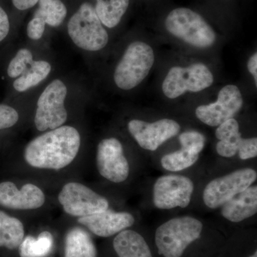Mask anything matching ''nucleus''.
<instances>
[{
  "label": "nucleus",
  "mask_w": 257,
  "mask_h": 257,
  "mask_svg": "<svg viewBox=\"0 0 257 257\" xmlns=\"http://www.w3.org/2000/svg\"><path fill=\"white\" fill-rule=\"evenodd\" d=\"M33 55L28 49H20L11 60L8 68V74L11 78H18L33 62Z\"/></svg>",
  "instance_id": "a878e982"
},
{
  "label": "nucleus",
  "mask_w": 257,
  "mask_h": 257,
  "mask_svg": "<svg viewBox=\"0 0 257 257\" xmlns=\"http://www.w3.org/2000/svg\"><path fill=\"white\" fill-rule=\"evenodd\" d=\"M45 196L42 189L33 184H26L18 189L14 183H0V206L12 209L30 210L43 206Z\"/></svg>",
  "instance_id": "4468645a"
},
{
  "label": "nucleus",
  "mask_w": 257,
  "mask_h": 257,
  "mask_svg": "<svg viewBox=\"0 0 257 257\" xmlns=\"http://www.w3.org/2000/svg\"><path fill=\"white\" fill-rule=\"evenodd\" d=\"M67 30L76 46L82 50L99 51L107 45L109 35L89 3H83L69 20Z\"/></svg>",
  "instance_id": "39448f33"
},
{
  "label": "nucleus",
  "mask_w": 257,
  "mask_h": 257,
  "mask_svg": "<svg viewBox=\"0 0 257 257\" xmlns=\"http://www.w3.org/2000/svg\"><path fill=\"white\" fill-rule=\"evenodd\" d=\"M10 32V21L8 15L0 7V42L8 36Z\"/></svg>",
  "instance_id": "7c9ffc66"
},
{
  "label": "nucleus",
  "mask_w": 257,
  "mask_h": 257,
  "mask_svg": "<svg viewBox=\"0 0 257 257\" xmlns=\"http://www.w3.org/2000/svg\"><path fill=\"white\" fill-rule=\"evenodd\" d=\"M256 172L245 168L211 181L204 189L203 199L211 209L221 207L236 194L242 192L256 181Z\"/></svg>",
  "instance_id": "1a4fd4ad"
},
{
  "label": "nucleus",
  "mask_w": 257,
  "mask_h": 257,
  "mask_svg": "<svg viewBox=\"0 0 257 257\" xmlns=\"http://www.w3.org/2000/svg\"><path fill=\"white\" fill-rule=\"evenodd\" d=\"M19 120V114L15 108L0 104V130L12 127Z\"/></svg>",
  "instance_id": "cd10ccee"
},
{
  "label": "nucleus",
  "mask_w": 257,
  "mask_h": 257,
  "mask_svg": "<svg viewBox=\"0 0 257 257\" xmlns=\"http://www.w3.org/2000/svg\"><path fill=\"white\" fill-rule=\"evenodd\" d=\"M33 18L41 19L51 27H58L67 16V10L61 0H39Z\"/></svg>",
  "instance_id": "b1692460"
},
{
  "label": "nucleus",
  "mask_w": 257,
  "mask_h": 257,
  "mask_svg": "<svg viewBox=\"0 0 257 257\" xmlns=\"http://www.w3.org/2000/svg\"><path fill=\"white\" fill-rule=\"evenodd\" d=\"M239 158L242 160L254 158L257 156L256 138L243 139L239 151Z\"/></svg>",
  "instance_id": "c85d7f7f"
},
{
  "label": "nucleus",
  "mask_w": 257,
  "mask_h": 257,
  "mask_svg": "<svg viewBox=\"0 0 257 257\" xmlns=\"http://www.w3.org/2000/svg\"><path fill=\"white\" fill-rule=\"evenodd\" d=\"M193 191L194 184L187 177L162 176L154 186V204L160 209L185 208L191 202Z\"/></svg>",
  "instance_id": "9d476101"
},
{
  "label": "nucleus",
  "mask_w": 257,
  "mask_h": 257,
  "mask_svg": "<svg viewBox=\"0 0 257 257\" xmlns=\"http://www.w3.org/2000/svg\"><path fill=\"white\" fill-rule=\"evenodd\" d=\"M214 76L205 64L194 63L187 67H172L162 83L167 97L176 99L187 92H199L210 87Z\"/></svg>",
  "instance_id": "423d86ee"
},
{
  "label": "nucleus",
  "mask_w": 257,
  "mask_h": 257,
  "mask_svg": "<svg viewBox=\"0 0 257 257\" xmlns=\"http://www.w3.org/2000/svg\"><path fill=\"white\" fill-rule=\"evenodd\" d=\"M165 24L171 35L193 47L207 49L215 43L216 33L212 28L200 15L189 8L172 10Z\"/></svg>",
  "instance_id": "7ed1b4c3"
},
{
  "label": "nucleus",
  "mask_w": 257,
  "mask_h": 257,
  "mask_svg": "<svg viewBox=\"0 0 257 257\" xmlns=\"http://www.w3.org/2000/svg\"><path fill=\"white\" fill-rule=\"evenodd\" d=\"M96 165L99 174L114 183L124 182L130 174V165L122 145L116 138L104 139L99 143Z\"/></svg>",
  "instance_id": "f8f14e48"
},
{
  "label": "nucleus",
  "mask_w": 257,
  "mask_h": 257,
  "mask_svg": "<svg viewBox=\"0 0 257 257\" xmlns=\"http://www.w3.org/2000/svg\"><path fill=\"white\" fill-rule=\"evenodd\" d=\"M215 135L219 140L216 152L223 157H232L239 151L243 138L239 133V123L232 118L218 126Z\"/></svg>",
  "instance_id": "a211bd4d"
},
{
  "label": "nucleus",
  "mask_w": 257,
  "mask_h": 257,
  "mask_svg": "<svg viewBox=\"0 0 257 257\" xmlns=\"http://www.w3.org/2000/svg\"><path fill=\"white\" fill-rule=\"evenodd\" d=\"M128 5L130 0H96L94 10L103 25L114 28L119 25Z\"/></svg>",
  "instance_id": "412c9836"
},
{
  "label": "nucleus",
  "mask_w": 257,
  "mask_h": 257,
  "mask_svg": "<svg viewBox=\"0 0 257 257\" xmlns=\"http://www.w3.org/2000/svg\"><path fill=\"white\" fill-rule=\"evenodd\" d=\"M247 67L250 73L252 74L253 79H254L255 84H257V53L254 54L248 61Z\"/></svg>",
  "instance_id": "473e14b6"
},
{
  "label": "nucleus",
  "mask_w": 257,
  "mask_h": 257,
  "mask_svg": "<svg viewBox=\"0 0 257 257\" xmlns=\"http://www.w3.org/2000/svg\"><path fill=\"white\" fill-rule=\"evenodd\" d=\"M182 149L199 155L204 149L205 138L202 134L195 131L185 132L179 138Z\"/></svg>",
  "instance_id": "bb28decb"
},
{
  "label": "nucleus",
  "mask_w": 257,
  "mask_h": 257,
  "mask_svg": "<svg viewBox=\"0 0 257 257\" xmlns=\"http://www.w3.org/2000/svg\"><path fill=\"white\" fill-rule=\"evenodd\" d=\"M59 202L64 211L73 216H87L107 210V199L89 187L77 182H69L62 187Z\"/></svg>",
  "instance_id": "6e6552de"
},
{
  "label": "nucleus",
  "mask_w": 257,
  "mask_h": 257,
  "mask_svg": "<svg viewBox=\"0 0 257 257\" xmlns=\"http://www.w3.org/2000/svg\"><path fill=\"white\" fill-rule=\"evenodd\" d=\"M78 222L96 236L109 237L131 227L135 224V218L130 213L114 212L107 209L92 215L79 217Z\"/></svg>",
  "instance_id": "2eb2a0df"
},
{
  "label": "nucleus",
  "mask_w": 257,
  "mask_h": 257,
  "mask_svg": "<svg viewBox=\"0 0 257 257\" xmlns=\"http://www.w3.org/2000/svg\"><path fill=\"white\" fill-rule=\"evenodd\" d=\"M38 1L39 0H13V3L17 9L25 10L35 6Z\"/></svg>",
  "instance_id": "2f4dec72"
},
{
  "label": "nucleus",
  "mask_w": 257,
  "mask_h": 257,
  "mask_svg": "<svg viewBox=\"0 0 257 257\" xmlns=\"http://www.w3.org/2000/svg\"><path fill=\"white\" fill-rule=\"evenodd\" d=\"M80 145V135L75 128L61 126L32 140L25 147L24 157L32 167L61 170L73 162Z\"/></svg>",
  "instance_id": "f257e3e1"
},
{
  "label": "nucleus",
  "mask_w": 257,
  "mask_h": 257,
  "mask_svg": "<svg viewBox=\"0 0 257 257\" xmlns=\"http://www.w3.org/2000/svg\"><path fill=\"white\" fill-rule=\"evenodd\" d=\"M257 212V187H248L221 206V214L231 222H240Z\"/></svg>",
  "instance_id": "dca6fc26"
},
{
  "label": "nucleus",
  "mask_w": 257,
  "mask_h": 257,
  "mask_svg": "<svg viewBox=\"0 0 257 257\" xmlns=\"http://www.w3.org/2000/svg\"><path fill=\"white\" fill-rule=\"evenodd\" d=\"M128 130L142 148L155 151L162 144L178 135L181 127L173 119H163L152 123L133 119L128 123Z\"/></svg>",
  "instance_id": "ddd939ff"
},
{
  "label": "nucleus",
  "mask_w": 257,
  "mask_h": 257,
  "mask_svg": "<svg viewBox=\"0 0 257 257\" xmlns=\"http://www.w3.org/2000/svg\"><path fill=\"white\" fill-rule=\"evenodd\" d=\"M45 25L46 23L37 18H33L28 23L27 32H28V37L31 40H38L43 36L44 32L45 30Z\"/></svg>",
  "instance_id": "c756f323"
},
{
  "label": "nucleus",
  "mask_w": 257,
  "mask_h": 257,
  "mask_svg": "<svg viewBox=\"0 0 257 257\" xmlns=\"http://www.w3.org/2000/svg\"><path fill=\"white\" fill-rule=\"evenodd\" d=\"M202 223L191 216L174 218L159 226L155 243L165 257H181L191 243L200 237Z\"/></svg>",
  "instance_id": "f03ea898"
},
{
  "label": "nucleus",
  "mask_w": 257,
  "mask_h": 257,
  "mask_svg": "<svg viewBox=\"0 0 257 257\" xmlns=\"http://www.w3.org/2000/svg\"><path fill=\"white\" fill-rule=\"evenodd\" d=\"M53 245V236L49 231H43L37 239L28 236L24 238L19 247L20 255L21 257H45L52 251Z\"/></svg>",
  "instance_id": "5701e85b"
},
{
  "label": "nucleus",
  "mask_w": 257,
  "mask_h": 257,
  "mask_svg": "<svg viewBox=\"0 0 257 257\" xmlns=\"http://www.w3.org/2000/svg\"><path fill=\"white\" fill-rule=\"evenodd\" d=\"M249 257H257V252H256V251H255V253H253V254L251 255V256H250Z\"/></svg>",
  "instance_id": "72a5a7b5"
},
{
  "label": "nucleus",
  "mask_w": 257,
  "mask_h": 257,
  "mask_svg": "<svg viewBox=\"0 0 257 257\" xmlns=\"http://www.w3.org/2000/svg\"><path fill=\"white\" fill-rule=\"evenodd\" d=\"M113 246L119 257H152L143 236L133 230H123L116 235Z\"/></svg>",
  "instance_id": "f3484780"
},
{
  "label": "nucleus",
  "mask_w": 257,
  "mask_h": 257,
  "mask_svg": "<svg viewBox=\"0 0 257 257\" xmlns=\"http://www.w3.org/2000/svg\"><path fill=\"white\" fill-rule=\"evenodd\" d=\"M67 89L60 79L50 83L42 93L35 116V124L39 131L55 130L67 121V111L64 106Z\"/></svg>",
  "instance_id": "0eeeda50"
},
{
  "label": "nucleus",
  "mask_w": 257,
  "mask_h": 257,
  "mask_svg": "<svg viewBox=\"0 0 257 257\" xmlns=\"http://www.w3.org/2000/svg\"><path fill=\"white\" fill-rule=\"evenodd\" d=\"M65 257H96V249L90 235L75 227L69 230L65 239Z\"/></svg>",
  "instance_id": "6ab92c4d"
},
{
  "label": "nucleus",
  "mask_w": 257,
  "mask_h": 257,
  "mask_svg": "<svg viewBox=\"0 0 257 257\" xmlns=\"http://www.w3.org/2000/svg\"><path fill=\"white\" fill-rule=\"evenodd\" d=\"M243 106V98L239 88L228 84L219 91L217 100L196 109V116L204 124L217 126L234 118Z\"/></svg>",
  "instance_id": "9b49d317"
},
{
  "label": "nucleus",
  "mask_w": 257,
  "mask_h": 257,
  "mask_svg": "<svg viewBox=\"0 0 257 257\" xmlns=\"http://www.w3.org/2000/svg\"><path fill=\"white\" fill-rule=\"evenodd\" d=\"M25 237L23 223L0 211V247L16 249Z\"/></svg>",
  "instance_id": "aec40b11"
},
{
  "label": "nucleus",
  "mask_w": 257,
  "mask_h": 257,
  "mask_svg": "<svg viewBox=\"0 0 257 257\" xmlns=\"http://www.w3.org/2000/svg\"><path fill=\"white\" fill-rule=\"evenodd\" d=\"M155 62L153 49L145 42L130 44L114 74L115 84L119 89L130 90L138 86L150 73Z\"/></svg>",
  "instance_id": "20e7f679"
},
{
  "label": "nucleus",
  "mask_w": 257,
  "mask_h": 257,
  "mask_svg": "<svg viewBox=\"0 0 257 257\" xmlns=\"http://www.w3.org/2000/svg\"><path fill=\"white\" fill-rule=\"evenodd\" d=\"M52 66L46 61H33L23 74L15 79L13 87L19 92H23L35 87L47 78Z\"/></svg>",
  "instance_id": "4be33fe9"
},
{
  "label": "nucleus",
  "mask_w": 257,
  "mask_h": 257,
  "mask_svg": "<svg viewBox=\"0 0 257 257\" xmlns=\"http://www.w3.org/2000/svg\"><path fill=\"white\" fill-rule=\"evenodd\" d=\"M199 155L181 149L178 151L167 154L162 158L161 163L165 170L170 172H179L189 168L195 164Z\"/></svg>",
  "instance_id": "393cba45"
}]
</instances>
